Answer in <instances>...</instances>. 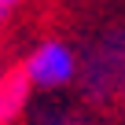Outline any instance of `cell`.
Listing matches in <instances>:
<instances>
[{
	"label": "cell",
	"mask_w": 125,
	"mask_h": 125,
	"mask_svg": "<svg viewBox=\"0 0 125 125\" xmlns=\"http://www.w3.org/2000/svg\"><path fill=\"white\" fill-rule=\"evenodd\" d=\"M81 88L92 99H125V30L99 37L81 59Z\"/></svg>",
	"instance_id": "6da1fadb"
},
{
	"label": "cell",
	"mask_w": 125,
	"mask_h": 125,
	"mask_svg": "<svg viewBox=\"0 0 125 125\" xmlns=\"http://www.w3.org/2000/svg\"><path fill=\"white\" fill-rule=\"evenodd\" d=\"M22 70H26V77H30L33 88L55 92V88H66V85H74L81 77V59H77V52L66 41L48 37V41H41L22 59Z\"/></svg>",
	"instance_id": "7a4b0ae2"
},
{
	"label": "cell",
	"mask_w": 125,
	"mask_h": 125,
	"mask_svg": "<svg viewBox=\"0 0 125 125\" xmlns=\"http://www.w3.org/2000/svg\"><path fill=\"white\" fill-rule=\"evenodd\" d=\"M30 96H33V85H30V77H26L22 66L0 74V125H15L22 118Z\"/></svg>",
	"instance_id": "3957f363"
},
{
	"label": "cell",
	"mask_w": 125,
	"mask_h": 125,
	"mask_svg": "<svg viewBox=\"0 0 125 125\" xmlns=\"http://www.w3.org/2000/svg\"><path fill=\"white\" fill-rule=\"evenodd\" d=\"M37 125H92V121H85L77 114H44Z\"/></svg>",
	"instance_id": "277c9868"
},
{
	"label": "cell",
	"mask_w": 125,
	"mask_h": 125,
	"mask_svg": "<svg viewBox=\"0 0 125 125\" xmlns=\"http://www.w3.org/2000/svg\"><path fill=\"white\" fill-rule=\"evenodd\" d=\"M19 4H22V0H0V8H8V11H11V8H19Z\"/></svg>",
	"instance_id": "5b68a950"
},
{
	"label": "cell",
	"mask_w": 125,
	"mask_h": 125,
	"mask_svg": "<svg viewBox=\"0 0 125 125\" xmlns=\"http://www.w3.org/2000/svg\"><path fill=\"white\" fill-rule=\"evenodd\" d=\"M8 15H11L8 8H0V26H4V22H8Z\"/></svg>",
	"instance_id": "8992f818"
}]
</instances>
